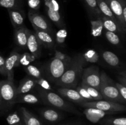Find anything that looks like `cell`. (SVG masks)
<instances>
[{
	"mask_svg": "<svg viewBox=\"0 0 126 125\" xmlns=\"http://www.w3.org/2000/svg\"><path fill=\"white\" fill-rule=\"evenodd\" d=\"M84 108H95L102 111L106 112L109 114H114L119 112H123L126 110V106L123 104L108 101L107 100H98L87 101L80 104Z\"/></svg>",
	"mask_w": 126,
	"mask_h": 125,
	"instance_id": "6",
	"label": "cell"
},
{
	"mask_svg": "<svg viewBox=\"0 0 126 125\" xmlns=\"http://www.w3.org/2000/svg\"><path fill=\"white\" fill-rule=\"evenodd\" d=\"M70 61H62L54 56L45 67V74L47 78L50 82L56 83L68 68Z\"/></svg>",
	"mask_w": 126,
	"mask_h": 125,
	"instance_id": "5",
	"label": "cell"
},
{
	"mask_svg": "<svg viewBox=\"0 0 126 125\" xmlns=\"http://www.w3.org/2000/svg\"><path fill=\"white\" fill-rule=\"evenodd\" d=\"M100 92L103 99L113 102L124 105L126 100L122 98L113 80L105 72L100 73Z\"/></svg>",
	"mask_w": 126,
	"mask_h": 125,
	"instance_id": "4",
	"label": "cell"
},
{
	"mask_svg": "<svg viewBox=\"0 0 126 125\" xmlns=\"http://www.w3.org/2000/svg\"><path fill=\"white\" fill-rule=\"evenodd\" d=\"M83 55V57L84 58L86 62H91L95 63L97 62L99 60V55L96 51L93 49H89L87 50Z\"/></svg>",
	"mask_w": 126,
	"mask_h": 125,
	"instance_id": "30",
	"label": "cell"
},
{
	"mask_svg": "<svg viewBox=\"0 0 126 125\" xmlns=\"http://www.w3.org/2000/svg\"><path fill=\"white\" fill-rule=\"evenodd\" d=\"M67 30L65 29V27L60 28L57 32H56L55 36H54L55 44L59 45H62L63 44H65V39L67 37Z\"/></svg>",
	"mask_w": 126,
	"mask_h": 125,
	"instance_id": "31",
	"label": "cell"
},
{
	"mask_svg": "<svg viewBox=\"0 0 126 125\" xmlns=\"http://www.w3.org/2000/svg\"><path fill=\"white\" fill-rule=\"evenodd\" d=\"M115 85L122 98L126 100V87L119 82H115Z\"/></svg>",
	"mask_w": 126,
	"mask_h": 125,
	"instance_id": "40",
	"label": "cell"
},
{
	"mask_svg": "<svg viewBox=\"0 0 126 125\" xmlns=\"http://www.w3.org/2000/svg\"><path fill=\"white\" fill-rule=\"evenodd\" d=\"M20 54L16 51H12L9 56L5 59V67H6L7 80L14 82L15 67L19 66V59Z\"/></svg>",
	"mask_w": 126,
	"mask_h": 125,
	"instance_id": "10",
	"label": "cell"
},
{
	"mask_svg": "<svg viewBox=\"0 0 126 125\" xmlns=\"http://www.w3.org/2000/svg\"><path fill=\"white\" fill-rule=\"evenodd\" d=\"M34 33L41 46L47 49H53L55 46L56 44L53 33L37 29H34Z\"/></svg>",
	"mask_w": 126,
	"mask_h": 125,
	"instance_id": "16",
	"label": "cell"
},
{
	"mask_svg": "<svg viewBox=\"0 0 126 125\" xmlns=\"http://www.w3.org/2000/svg\"><path fill=\"white\" fill-rule=\"evenodd\" d=\"M27 48L28 49L30 53L33 55L35 58H39L40 57L41 53V45L34 32L29 29L28 33Z\"/></svg>",
	"mask_w": 126,
	"mask_h": 125,
	"instance_id": "12",
	"label": "cell"
},
{
	"mask_svg": "<svg viewBox=\"0 0 126 125\" xmlns=\"http://www.w3.org/2000/svg\"><path fill=\"white\" fill-rule=\"evenodd\" d=\"M20 113L23 125H44L37 116L26 108L22 107L20 109Z\"/></svg>",
	"mask_w": 126,
	"mask_h": 125,
	"instance_id": "17",
	"label": "cell"
},
{
	"mask_svg": "<svg viewBox=\"0 0 126 125\" xmlns=\"http://www.w3.org/2000/svg\"><path fill=\"white\" fill-rule=\"evenodd\" d=\"M110 8L112 12L115 16L119 25L123 31L124 33H126V21L123 17V9L121 6V4L118 2V0H105Z\"/></svg>",
	"mask_w": 126,
	"mask_h": 125,
	"instance_id": "11",
	"label": "cell"
},
{
	"mask_svg": "<svg viewBox=\"0 0 126 125\" xmlns=\"http://www.w3.org/2000/svg\"><path fill=\"white\" fill-rule=\"evenodd\" d=\"M16 89L14 82L7 79L0 81V115L8 112L14 105Z\"/></svg>",
	"mask_w": 126,
	"mask_h": 125,
	"instance_id": "3",
	"label": "cell"
},
{
	"mask_svg": "<svg viewBox=\"0 0 126 125\" xmlns=\"http://www.w3.org/2000/svg\"><path fill=\"white\" fill-rule=\"evenodd\" d=\"M40 102V98L33 94L24 93V94H17L15 99L14 104L17 103H27V104H34Z\"/></svg>",
	"mask_w": 126,
	"mask_h": 125,
	"instance_id": "23",
	"label": "cell"
},
{
	"mask_svg": "<svg viewBox=\"0 0 126 125\" xmlns=\"http://www.w3.org/2000/svg\"><path fill=\"white\" fill-rule=\"evenodd\" d=\"M96 1H97V6H98V9H99L102 15L105 16L107 18H110V19L113 20L115 21L116 22L118 23V21H117L115 16L111 10L110 9L109 6L108 5L107 2H106L105 0H96Z\"/></svg>",
	"mask_w": 126,
	"mask_h": 125,
	"instance_id": "25",
	"label": "cell"
},
{
	"mask_svg": "<svg viewBox=\"0 0 126 125\" xmlns=\"http://www.w3.org/2000/svg\"><path fill=\"white\" fill-rule=\"evenodd\" d=\"M25 71L27 73L30 75V77L34 78V79H38V78L42 77V74L40 70L33 65L29 64L25 67Z\"/></svg>",
	"mask_w": 126,
	"mask_h": 125,
	"instance_id": "33",
	"label": "cell"
},
{
	"mask_svg": "<svg viewBox=\"0 0 126 125\" xmlns=\"http://www.w3.org/2000/svg\"><path fill=\"white\" fill-rule=\"evenodd\" d=\"M105 36L108 41L112 45H118L120 44V39L116 33L106 31L105 33Z\"/></svg>",
	"mask_w": 126,
	"mask_h": 125,
	"instance_id": "34",
	"label": "cell"
},
{
	"mask_svg": "<svg viewBox=\"0 0 126 125\" xmlns=\"http://www.w3.org/2000/svg\"><path fill=\"white\" fill-rule=\"evenodd\" d=\"M91 34L92 36L97 38L102 34L103 30V22L101 17L94 18L91 21Z\"/></svg>",
	"mask_w": 126,
	"mask_h": 125,
	"instance_id": "26",
	"label": "cell"
},
{
	"mask_svg": "<svg viewBox=\"0 0 126 125\" xmlns=\"http://www.w3.org/2000/svg\"><path fill=\"white\" fill-rule=\"evenodd\" d=\"M86 63L82 54L78 53L75 55L71 58L70 64L65 72L55 83L56 85L61 88L75 89L78 86Z\"/></svg>",
	"mask_w": 126,
	"mask_h": 125,
	"instance_id": "1",
	"label": "cell"
},
{
	"mask_svg": "<svg viewBox=\"0 0 126 125\" xmlns=\"http://www.w3.org/2000/svg\"><path fill=\"white\" fill-rule=\"evenodd\" d=\"M84 114L89 121L93 123H96L103 119L106 115L109 113L95 108H86L84 110Z\"/></svg>",
	"mask_w": 126,
	"mask_h": 125,
	"instance_id": "20",
	"label": "cell"
},
{
	"mask_svg": "<svg viewBox=\"0 0 126 125\" xmlns=\"http://www.w3.org/2000/svg\"><path fill=\"white\" fill-rule=\"evenodd\" d=\"M75 89L78 92V93L80 94V96H81L82 98H84L87 102L92 101V100H94L92 97L89 95V93H87V91L86 90V89L84 88L82 86H77Z\"/></svg>",
	"mask_w": 126,
	"mask_h": 125,
	"instance_id": "36",
	"label": "cell"
},
{
	"mask_svg": "<svg viewBox=\"0 0 126 125\" xmlns=\"http://www.w3.org/2000/svg\"><path fill=\"white\" fill-rule=\"evenodd\" d=\"M0 74L6 76V67H5V58L0 55Z\"/></svg>",
	"mask_w": 126,
	"mask_h": 125,
	"instance_id": "41",
	"label": "cell"
},
{
	"mask_svg": "<svg viewBox=\"0 0 126 125\" xmlns=\"http://www.w3.org/2000/svg\"><path fill=\"white\" fill-rule=\"evenodd\" d=\"M23 4L22 0H0V7H4L7 9L22 8Z\"/></svg>",
	"mask_w": 126,
	"mask_h": 125,
	"instance_id": "27",
	"label": "cell"
},
{
	"mask_svg": "<svg viewBox=\"0 0 126 125\" xmlns=\"http://www.w3.org/2000/svg\"><path fill=\"white\" fill-rule=\"evenodd\" d=\"M35 80L36 85L38 84L39 87H41V89L47 91L52 90V87L50 86V83H49L48 81H47L46 80L44 79L43 77H41V78H38V79H35Z\"/></svg>",
	"mask_w": 126,
	"mask_h": 125,
	"instance_id": "37",
	"label": "cell"
},
{
	"mask_svg": "<svg viewBox=\"0 0 126 125\" xmlns=\"http://www.w3.org/2000/svg\"><path fill=\"white\" fill-rule=\"evenodd\" d=\"M100 123L102 125H126V118L125 117L107 118L102 120Z\"/></svg>",
	"mask_w": 126,
	"mask_h": 125,
	"instance_id": "28",
	"label": "cell"
},
{
	"mask_svg": "<svg viewBox=\"0 0 126 125\" xmlns=\"http://www.w3.org/2000/svg\"><path fill=\"white\" fill-rule=\"evenodd\" d=\"M46 12L48 18L60 28H64L63 20L60 12V6L57 0H44Z\"/></svg>",
	"mask_w": 126,
	"mask_h": 125,
	"instance_id": "7",
	"label": "cell"
},
{
	"mask_svg": "<svg viewBox=\"0 0 126 125\" xmlns=\"http://www.w3.org/2000/svg\"><path fill=\"white\" fill-rule=\"evenodd\" d=\"M57 92L59 94H60L63 98H65L73 102L76 103L79 105L85 102H87L80 96L78 92L74 88L60 87L57 89Z\"/></svg>",
	"mask_w": 126,
	"mask_h": 125,
	"instance_id": "13",
	"label": "cell"
},
{
	"mask_svg": "<svg viewBox=\"0 0 126 125\" xmlns=\"http://www.w3.org/2000/svg\"><path fill=\"white\" fill-rule=\"evenodd\" d=\"M118 80L119 81V83H121L122 85L126 87V74L125 71L121 72L120 74H119V77H118Z\"/></svg>",
	"mask_w": 126,
	"mask_h": 125,
	"instance_id": "42",
	"label": "cell"
},
{
	"mask_svg": "<svg viewBox=\"0 0 126 125\" xmlns=\"http://www.w3.org/2000/svg\"></svg>",
	"mask_w": 126,
	"mask_h": 125,
	"instance_id": "44",
	"label": "cell"
},
{
	"mask_svg": "<svg viewBox=\"0 0 126 125\" xmlns=\"http://www.w3.org/2000/svg\"><path fill=\"white\" fill-rule=\"evenodd\" d=\"M34 59H35V57L33 55H32L30 53H25L23 54V55H21L20 54V56L19 59V63L23 65V66H27L29 65L30 62L34 61Z\"/></svg>",
	"mask_w": 126,
	"mask_h": 125,
	"instance_id": "35",
	"label": "cell"
},
{
	"mask_svg": "<svg viewBox=\"0 0 126 125\" xmlns=\"http://www.w3.org/2000/svg\"><path fill=\"white\" fill-rule=\"evenodd\" d=\"M28 29L25 26L15 29V42L16 45L20 49H27V40H28Z\"/></svg>",
	"mask_w": 126,
	"mask_h": 125,
	"instance_id": "18",
	"label": "cell"
},
{
	"mask_svg": "<svg viewBox=\"0 0 126 125\" xmlns=\"http://www.w3.org/2000/svg\"><path fill=\"white\" fill-rule=\"evenodd\" d=\"M54 57L59 59V60H62V61H70L71 60V57H70V56H68L66 54L63 53L62 51H59V50H55V51Z\"/></svg>",
	"mask_w": 126,
	"mask_h": 125,
	"instance_id": "39",
	"label": "cell"
},
{
	"mask_svg": "<svg viewBox=\"0 0 126 125\" xmlns=\"http://www.w3.org/2000/svg\"><path fill=\"white\" fill-rule=\"evenodd\" d=\"M7 11L9 15L11 22L15 29L25 26V15L22 8L9 9H7Z\"/></svg>",
	"mask_w": 126,
	"mask_h": 125,
	"instance_id": "14",
	"label": "cell"
},
{
	"mask_svg": "<svg viewBox=\"0 0 126 125\" xmlns=\"http://www.w3.org/2000/svg\"><path fill=\"white\" fill-rule=\"evenodd\" d=\"M39 96L43 101L55 109L76 115H81V113L72 104L55 92L44 90L40 88L39 89Z\"/></svg>",
	"mask_w": 126,
	"mask_h": 125,
	"instance_id": "2",
	"label": "cell"
},
{
	"mask_svg": "<svg viewBox=\"0 0 126 125\" xmlns=\"http://www.w3.org/2000/svg\"><path fill=\"white\" fill-rule=\"evenodd\" d=\"M8 125H23V121L17 112L9 114L6 118Z\"/></svg>",
	"mask_w": 126,
	"mask_h": 125,
	"instance_id": "32",
	"label": "cell"
},
{
	"mask_svg": "<svg viewBox=\"0 0 126 125\" xmlns=\"http://www.w3.org/2000/svg\"><path fill=\"white\" fill-rule=\"evenodd\" d=\"M27 3L30 10L38 11L41 6L42 0H27Z\"/></svg>",
	"mask_w": 126,
	"mask_h": 125,
	"instance_id": "38",
	"label": "cell"
},
{
	"mask_svg": "<svg viewBox=\"0 0 126 125\" xmlns=\"http://www.w3.org/2000/svg\"><path fill=\"white\" fill-rule=\"evenodd\" d=\"M81 78L82 83L100 90L101 78L98 67L92 66L83 69Z\"/></svg>",
	"mask_w": 126,
	"mask_h": 125,
	"instance_id": "8",
	"label": "cell"
},
{
	"mask_svg": "<svg viewBox=\"0 0 126 125\" xmlns=\"http://www.w3.org/2000/svg\"><path fill=\"white\" fill-rule=\"evenodd\" d=\"M36 85V80L34 78L31 77H26L21 80L20 84L17 87L16 91L17 94H24L30 93L35 88Z\"/></svg>",
	"mask_w": 126,
	"mask_h": 125,
	"instance_id": "19",
	"label": "cell"
},
{
	"mask_svg": "<svg viewBox=\"0 0 126 125\" xmlns=\"http://www.w3.org/2000/svg\"><path fill=\"white\" fill-rule=\"evenodd\" d=\"M123 9V17L126 21V0H118Z\"/></svg>",
	"mask_w": 126,
	"mask_h": 125,
	"instance_id": "43",
	"label": "cell"
},
{
	"mask_svg": "<svg viewBox=\"0 0 126 125\" xmlns=\"http://www.w3.org/2000/svg\"><path fill=\"white\" fill-rule=\"evenodd\" d=\"M102 56L105 62L111 67H118L121 64L119 57L112 51H103L102 53Z\"/></svg>",
	"mask_w": 126,
	"mask_h": 125,
	"instance_id": "24",
	"label": "cell"
},
{
	"mask_svg": "<svg viewBox=\"0 0 126 125\" xmlns=\"http://www.w3.org/2000/svg\"><path fill=\"white\" fill-rule=\"evenodd\" d=\"M28 16L34 29L53 33V29L49 21L38 11L29 10Z\"/></svg>",
	"mask_w": 126,
	"mask_h": 125,
	"instance_id": "9",
	"label": "cell"
},
{
	"mask_svg": "<svg viewBox=\"0 0 126 125\" xmlns=\"http://www.w3.org/2000/svg\"><path fill=\"white\" fill-rule=\"evenodd\" d=\"M80 85L82 86L84 88L86 89V90L89 94V95L92 97L94 100H98L103 99V97H102L99 90L92 87H90V86L84 84V83H82V82H81Z\"/></svg>",
	"mask_w": 126,
	"mask_h": 125,
	"instance_id": "29",
	"label": "cell"
},
{
	"mask_svg": "<svg viewBox=\"0 0 126 125\" xmlns=\"http://www.w3.org/2000/svg\"><path fill=\"white\" fill-rule=\"evenodd\" d=\"M101 18H102V22H103V28H105L106 31L113 32V33H116V34H125L119 25L118 24V23L116 22L115 21L109 18H107V17H105L102 15L101 16Z\"/></svg>",
	"mask_w": 126,
	"mask_h": 125,
	"instance_id": "21",
	"label": "cell"
},
{
	"mask_svg": "<svg viewBox=\"0 0 126 125\" xmlns=\"http://www.w3.org/2000/svg\"><path fill=\"white\" fill-rule=\"evenodd\" d=\"M41 116L44 121L49 123H55L63 118V115L57 110L52 108H45L39 111Z\"/></svg>",
	"mask_w": 126,
	"mask_h": 125,
	"instance_id": "15",
	"label": "cell"
},
{
	"mask_svg": "<svg viewBox=\"0 0 126 125\" xmlns=\"http://www.w3.org/2000/svg\"><path fill=\"white\" fill-rule=\"evenodd\" d=\"M86 6L89 15L92 18L101 17L102 13L98 9L96 0H81Z\"/></svg>",
	"mask_w": 126,
	"mask_h": 125,
	"instance_id": "22",
	"label": "cell"
}]
</instances>
